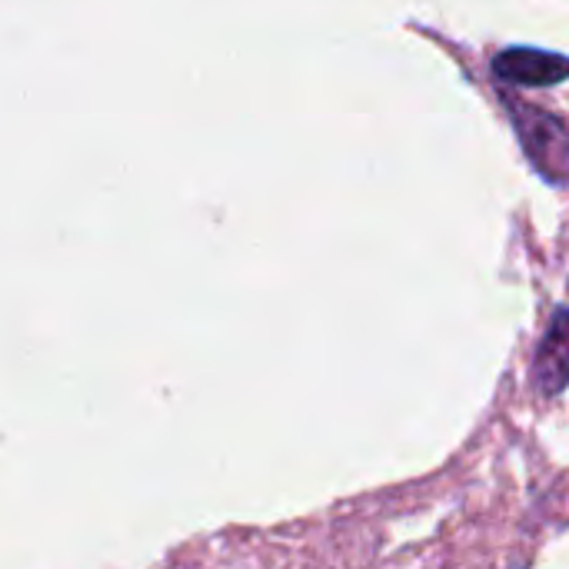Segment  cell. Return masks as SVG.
<instances>
[{"instance_id":"1","label":"cell","mask_w":569,"mask_h":569,"mask_svg":"<svg viewBox=\"0 0 569 569\" xmlns=\"http://www.w3.org/2000/svg\"><path fill=\"white\" fill-rule=\"evenodd\" d=\"M503 107L510 113V123L520 137V147L527 153V160L533 163V170L553 183V187H569V127L550 110L517 100V97H503Z\"/></svg>"},{"instance_id":"2","label":"cell","mask_w":569,"mask_h":569,"mask_svg":"<svg viewBox=\"0 0 569 569\" xmlns=\"http://www.w3.org/2000/svg\"><path fill=\"white\" fill-rule=\"evenodd\" d=\"M493 73L510 87H553L569 77V57L540 47H510L493 57Z\"/></svg>"},{"instance_id":"3","label":"cell","mask_w":569,"mask_h":569,"mask_svg":"<svg viewBox=\"0 0 569 569\" xmlns=\"http://www.w3.org/2000/svg\"><path fill=\"white\" fill-rule=\"evenodd\" d=\"M533 380L543 397H560L569 383V310H557L537 350Z\"/></svg>"}]
</instances>
